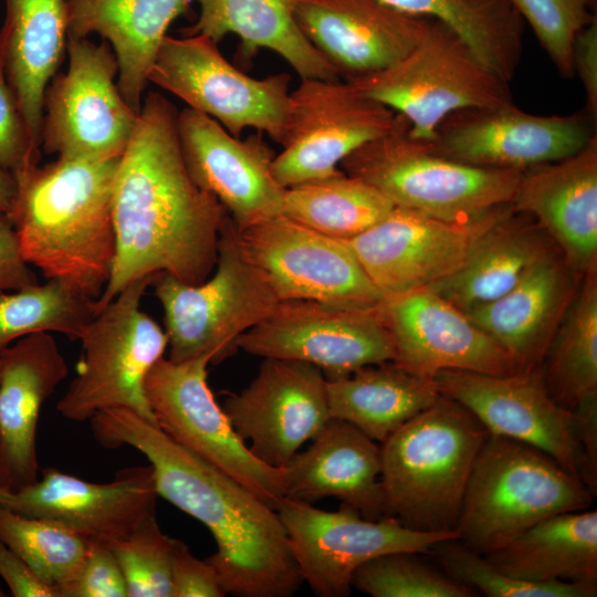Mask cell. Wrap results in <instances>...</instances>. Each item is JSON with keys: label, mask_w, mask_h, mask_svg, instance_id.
<instances>
[{"label": "cell", "mask_w": 597, "mask_h": 597, "mask_svg": "<svg viewBox=\"0 0 597 597\" xmlns=\"http://www.w3.org/2000/svg\"><path fill=\"white\" fill-rule=\"evenodd\" d=\"M178 111L163 94L145 96L119 157L112 190L116 253L98 310L127 285L167 273L198 284L213 271L222 228L230 219L186 167Z\"/></svg>", "instance_id": "1"}, {"label": "cell", "mask_w": 597, "mask_h": 597, "mask_svg": "<svg viewBox=\"0 0 597 597\" xmlns=\"http://www.w3.org/2000/svg\"><path fill=\"white\" fill-rule=\"evenodd\" d=\"M90 421L103 447L128 446L144 454L158 496L209 530L217 549L206 559L226 594L287 597L300 589L303 579L272 506L132 410L106 409Z\"/></svg>", "instance_id": "2"}, {"label": "cell", "mask_w": 597, "mask_h": 597, "mask_svg": "<svg viewBox=\"0 0 597 597\" xmlns=\"http://www.w3.org/2000/svg\"><path fill=\"white\" fill-rule=\"evenodd\" d=\"M118 160L59 157L38 165L18 180L11 218L30 265L95 300L116 253L112 190Z\"/></svg>", "instance_id": "3"}, {"label": "cell", "mask_w": 597, "mask_h": 597, "mask_svg": "<svg viewBox=\"0 0 597 597\" xmlns=\"http://www.w3.org/2000/svg\"><path fill=\"white\" fill-rule=\"evenodd\" d=\"M465 407L440 395L383 443L384 515L418 532H450L489 436Z\"/></svg>", "instance_id": "4"}, {"label": "cell", "mask_w": 597, "mask_h": 597, "mask_svg": "<svg viewBox=\"0 0 597 597\" xmlns=\"http://www.w3.org/2000/svg\"><path fill=\"white\" fill-rule=\"evenodd\" d=\"M593 493L545 452L489 433L471 470L455 530L485 555L555 514L587 510Z\"/></svg>", "instance_id": "5"}, {"label": "cell", "mask_w": 597, "mask_h": 597, "mask_svg": "<svg viewBox=\"0 0 597 597\" xmlns=\"http://www.w3.org/2000/svg\"><path fill=\"white\" fill-rule=\"evenodd\" d=\"M405 117L390 133L345 157L339 169L375 187L395 206L454 223H472L511 203L522 171L481 168L438 154L409 135Z\"/></svg>", "instance_id": "6"}, {"label": "cell", "mask_w": 597, "mask_h": 597, "mask_svg": "<svg viewBox=\"0 0 597 597\" xmlns=\"http://www.w3.org/2000/svg\"><path fill=\"white\" fill-rule=\"evenodd\" d=\"M150 285L159 301L168 336L169 359L209 357L218 364L237 341L264 320L281 301L268 276L243 253L231 218L220 233L212 273L187 284L161 273Z\"/></svg>", "instance_id": "7"}, {"label": "cell", "mask_w": 597, "mask_h": 597, "mask_svg": "<svg viewBox=\"0 0 597 597\" xmlns=\"http://www.w3.org/2000/svg\"><path fill=\"white\" fill-rule=\"evenodd\" d=\"M153 279H138L127 285L81 334L76 375L56 404L63 418L85 421L100 411L124 408L156 425L145 395V380L164 357L168 336L140 308Z\"/></svg>", "instance_id": "8"}, {"label": "cell", "mask_w": 597, "mask_h": 597, "mask_svg": "<svg viewBox=\"0 0 597 597\" xmlns=\"http://www.w3.org/2000/svg\"><path fill=\"white\" fill-rule=\"evenodd\" d=\"M352 83L409 123V135L431 140L449 114L512 102L507 82L488 70L444 23L433 20L402 60Z\"/></svg>", "instance_id": "9"}, {"label": "cell", "mask_w": 597, "mask_h": 597, "mask_svg": "<svg viewBox=\"0 0 597 597\" xmlns=\"http://www.w3.org/2000/svg\"><path fill=\"white\" fill-rule=\"evenodd\" d=\"M148 80L235 137L254 128L281 146L284 143L291 107L287 73L254 78L232 65L218 43L205 35H167Z\"/></svg>", "instance_id": "10"}, {"label": "cell", "mask_w": 597, "mask_h": 597, "mask_svg": "<svg viewBox=\"0 0 597 597\" xmlns=\"http://www.w3.org/2000/svg\"><path fill=\"white\" fill-rule=\"evenodd\" d=\"M209 357L160 358L145 380L156 426L170 439L228 474L275 510L285 498L284 469L261 462L235 432L207 381Z\"/></svg>", "instance_id": "11"}, {"label": "cell", "mask_w": 597, "mask_h": 597, "mask_svg": "<svg viewBox=\"0 0 597 597\" xmlns=\"http://www.w3.org/2000/svg\"><path fill=\"white\" fill-rule=\"evenodd\" d=\"M67 71L50 81L43 106L44 153L65 158L121 157L138 113L123 98L115 78L118 65L106 41L67 35Z\"/></svg>", "instance_id": "12"}, {"label": "cell", "mask_w": 597, "mask_h": 597, "mask_svg": "<svg viewBox=\"0 0 597 597\" xmlns=\"http://www.w3.org/2000/svg\"><path fill=\"white\" fill-rule=\"evenodd\" d=\"M275 511L303 582L322 597L348 596L356 569L377 556L427 554L441 541L460 540L458 531L418 532L389 517L367 520L345 505L324 511L283 498Z\"/></svg>", "instance_id": "13"}, {"label": "cell", "mask_w": 597, "mask_h": 597, "mask_svg": "<svg viewBox=\"0 0 597 597\" xmlns=\"http://www.w3.org/2000/svg\"><path fill=\"white\" fill-rule=\"evenodd\" d=\"M402 116L352 83L301 78L291 91L287 132L272 171L284 187L341 172V161L390 133Z\"/></svg>", "instance_id": "14"}, {"label": "cell", "mask_w": 597, "mask_h": 597, "mask_svg": "<svg viewBox=\"0 0 597 597\" xmlns=\"http://www.w3.org/2000/svg\"><path fill=\"white\" fill-rule=\"evenodd\" d=\"M379 305L349 308L311 300H283L239 337L237 347L262 358L312 364L326 379L342 377L367 365L395 360V346Z\"/></svg>", "instance_id": "15"}, {"label": "cell", "mask_w": 597, "mask_h": 597, "mask_svg": "<svg viewBox=\"0 0 597 597\" xmlns=\"http://www.w3.org/2000/svg\"><path fill=\"white\" fill-rule=\"evenodd\" d=\"M235 231L243 253L268 276L281 301L349 308H373L384 301L344 240L283 214Z\"/></svg>", "instance_id": "16"}, {"label": "cell", "mask_w": 597, "mask_h": 597, "mask_svg": "<svg viewBox=\"0 0 597 597\" xmlns=\"http://www.w3.org/2000/svg\"><path fill=\"white\" fill-rule=\"evenodd\" d=\"M585 109L569 115H534L509 102L449 114L428 140L441 156L465 165L525 170L558 161L597 137Z\"/></svg>", "instance_id": "17"}, {"label": "cell", "mask_w": 597, "mask_h": 597, "mask_svg": "<svg viewBox=\"0 0 597 597\" xmlns=\"http://www.w3.org/2000/svg\"><path fill=\"white\" fill-rule=\"evenodd\" d=\"M511 209L507 205L479 221L454 223L395 206L379 222L344 241L387 298L450 275Z\"/></svg>", "instance_id": "18"}, {"label": "cell", "mask_w": 597, "mask_h": 597, "mask_svg": "<svg viewBox=\"0 0 597 597\" xmlns=\"http://www.w3.org/2000/svg\"><path fill=\"white\" fill-rule=\"evenodd\" d=\"M263 359L244 389L227 395L222 409L250 451L282 469L332 419L326 377L308 363Z\"/></svg>", "instance_id": "19"}, {"label": "cell", "mask_w": 597, "mask_h": 597, "mask_svg": "<svg viewBox=\"0 0 597 597\" xmlns=\"http://www.w3.org/2000/svg\"><path fill=\"white\" fill-rule=\"evenodd\" d=\"M433 380L440 395L470 410L490 433L545 452L584 483L574 415L549 396L541 368L511 375L448 369Z\"/></svg>", "instance_id": "20"}, {"label": "cell", "mask_w": 597, "mask_h": 597, "mask_svg": "<svg viewBox=\"0 0 597 597\" xmlns=\"http://www.w3.org/2000/svg\"><path fill=\"white\" fill-rule=\"evenodd\" d=\"M177 130L190 177L218 199L237 230L282 214L285 188L261 133L241 139L190 107L178 112Z\"/></svg>", "instance_id": "21"}, {"label": "cell", "mask_w": 597, "mask_h": 597, "mask_svg": "<svg viewBox=\"0 0 597 597\" xmlns=\"http://www.w3.org/2000/svg\"><path fill=\"white\" fill-rule=\"evenodd\" d=\"M157 498L150 464L123 469L108 483L45 468L41 478L22 489L0 486V506L106 544L123 540L155 515Z\"/></svg>", "instance_id": "22"}, {"label": "cell", "mask_w": 597, "mask_h": 597, "mask_svg": "<svg viewBox=\"0 0 597 597\" xmlns=\"http://www.w3.org/2000/svg\"><path fill=\"white\" fill-rule=\"evenodd\" d=\"M379 313L395 346V362L413 374L433 378L448 369L519 373L491 336L428 287L384 298Z\"/></svg>", "instance_id": "23"}, {"label": "cell", "mask_w": 597, "mask_h": 597, "mask_svg": "<svg viewBox=\"0 0 597 597\" xmlns=\"http://www.w3.org/2000/svg\"><path fill=\"white\" fill-rule=\"evenodd\" d=\"M290 3L303 34L345 82L402 60L422 41L434 20L406 14L381 0Z\"/></svg>", "instance_id": "24"}, {"label": "cell", "mask_w": 597, "mask_h": 597, "mask_svg": "<svg viewBox=\"0 0 597 597\" xmlns=\"http://www.w3.org/2000/svg\"><path fill=\"white\" fill-rule=\"evenodd\" d=\"M69 366L51 333L22 337L0 354V486L22 489L39 479L36 430L43 404Z\"/></svg>", "instance_id": "25"}, {"label": "cell", "mask_w": 597, "mask_h": 597, "mask_svg": "<svg viewBox=\"0 0 597 597\" xmlns=\"http://www.w3.org/2000/svg\"><path fill=\"white\" fill-rule=\"evenodd\" d=\"M510 205L535 219L573 272L596 270L597 137L568 158L523 170Z\"/></svg>", "instance_id": "26"}, {"label": "cell", "mask_w": 597, "mask_h": 597, "mask_svg": "<svg viewBox=\"0 0 597 597\" xmlns=\"http://www.w3.org/2000/svg\"><path fill=\"white\" fill-rule=\"evenodd\" d=\"M283 469L285 498L312 504L334 496L367 520L385 517L380 443L344 420L332 418Z\"/></svg>", "instance_id": "27"}, {"label": "cell", "mask_w": 597, "mask_h": 597, "mask_svg": "<svg viewBox=\"0 0 597 597\" xmlns=\"http://www.w3.org/2000/svg\"><path fill=\"white\" fill-rule=\"evenodd\" d=\"M190 0H65L67 35L96 33L111 44L117 87L139 113L148 76L170 23L190 10Z\"/></svg>", "instance_id": "28"}, {"label": "cell", "mask_w": 597, "mask_h": 597, "mask_svg": "<svg viewBox=\"0 0 597 597\" xmlns=\"http://www.w3.org/2000/svg\"><path fill=\"white\" fill-rule=\"evenodd\" d=\"M563 255L540 261L511 291L465 315L515 362L519 373L541 368L548 345L572 301Z\"/></svg>", "instance_id": "29"}, {"label": "cell", "mask_w": 597, "mask_h": 597, "mask_svg": "<svg viewBox=\"0 0 597 597\" xmlns=\"http://www.w3.org/2000/svg\"><path fill=\"white\" fill-rule=\"evenodd\" d=\"M4 70L33 145L41 149L45 90L67 41L65 0H4Z\"/></svg>", "instance_id": "30"}, {"label": "cell", "mask_w": 597, "mask_h": 597, "mask_svg": "<svg viewBox=\"0 0 597 597\" xmlns=\"http://www.w3.org/2000/svg\"><path fill=\"white\" fill-rule=\"evenodd\" d=\"M525 217L511 209L481 237L454 272L428 289L464 313L506 294L555 252L545 230Z\"/></svg>", "instance_id": "31"}, {"label": "cell", "mask_w": 597, "mask_h": 597, "mask_svg": "<svg viewBox=\"0 0 597 597\" xmlns=\"http://www.w3.org/2000/svg\"><path fill=\"white\" fill-rule=\"evenodd\" d=\"M199 6L186 35L201 34L219 43L227 34L240 39L243 61L266 49L284 59L301 78L338 81L339 76L297 25L290 0H190Z\"/></svg>", "instance_id": "32"}, {"label": "cell", "mask_w": 597, "mask_h": 597, "mask_svg": "<svg viewBox=\"0 0 597 597\" xmlns=\"http://www.w3.org/2000/svg\"><path fill=\"white\" fill-rule=\"evenodd\" d=\"M332 418L344 420L378 443L433 405V378L413 374L395 360L360 367L326 379Z\"/></svg>", "instance_id": "33"}, {"label": "cell", "mask_w": 597, "mask_h": 597, "mask_svg": "<svg viewBox=\"0 0 597 597\" xmlns=\"http://www.w3.org/2000/svg\"><path fill=\"white\" fill-rule=\"evenodd\" d=\"M483 556L524 580L597 584V512L552 515Z\"/></svg>", "instance_id": "34"}, {"label": "cell", "mask_w": 597, "mask_h": 597, "mask_svg": "<svg viewBox=\"0 0 597 597\" xmlns=\"http://www.w3.org/2000/svg\"><path fill=\"white\" fill-rule=\"evenodd\" d=\"M449 27L493 74L510 83L523 53L524 21L509 0H381Z\"/></svg>", "instance_id": "35"}, {"label": "cell", "mask_w": 597, "mask_h": 597, "mask_svg": "<svg viewBox=\"0 0 597 597\" xmlns=\"http://www.w3.org/2000/svg\"><path fill=\"white\" fill-rule=\"evenodd\" d=\"M394 207L375 187L342 170L285 188L282 214L328 237L348 240L379 222Z\"/></svg>", "instance_id": "36"}, {"label": "cell", "mask_w": 597, "mask_h": 597, "mask_svg": "<svg viewBox=\"0 0 597 597\" xmlns=\"http://www.w3.org/2000/svg\"><path fill=\"white\" fill-rule=\"evenodd\" d=\"M543 381L549 396L572 410L597 394V274H585L544 356ZM543 359V360H544Z\"/></svg>", "instance_id": "37"}, {"label": "cell", "mask_w": 597, "mask_h": 597, "mask_svg": "<svg viewBox=\"0 0 597 597\" xmlns=\"http://www.w3.org/2000/svg\"><path fill=\"white\" fill-rule=\"evenodd\" d=\"M98 311L95 298L57 280L0 292V354L35 333L78 339Z\"/></svg>", "instance_id": "38"}, {"label": "cell", "mask_w": 597, "mask_h": 597, "mask_svg": "<svg viewBox=\"0 0 597 597\" xmlns=\"http://www.w3.org/2000/svg\"><path fill=\"white\" fill-rule=\"evenodd\" d=\"M0 538L60 595L77 579L88 538L57 523L0 506Z\"/></svg>", "instance_id": "39"}, {"label": "cell", "mask_w": 597, "mask_h": 597, "mask_svg": "<svg viewBox=\"0 0 597 597\" xmlns=\"http://www.w3.org/2000/svg\"><path fill=\"white\" fill-rule=\"evenodd\" d=\"M454 580L489 597H595L597 584L531 582L512 577L460 540L434 544L430 551Z\"/></svg>", "instance_id": "40"}, {"label": "cell", "mask_w": 597, "mask_h": 597, "mask_svg": "<svg viewBox=\"0 0 597 597\" xmlns=\"http://www.w3.org/2000/svg\"><path fill=\"white\" fill-rule=\"evenodd\" d=\"M418 553L394 552L359 566L353 587L373 597H472L475 591L422 562Z\"/></svg>", "instance_id": "41"}, {"label": "cell", "mask_w": 597, "mask_h": 597, "mask_svg": "<svg viewBox=\"0 0 597 597\" xmlns=\"http://www.w3.org/2000/svg\"><path fill=\"white\" fill-rule=\"evenodd\" d=\"M172 543L155 514L128 536L108 544L122 568L127 597H171Z\"/></svg>", "instance_id": "42"}, {"label": "cell", "mask_w": 597, "mask_h": 597, "mask_svg": "<svg viewBox=\"0 0 597 597\" xmlns=\"http://www.w3.org/2000/svg\"><path fill=\"white\" fill-rule=\"evenodd\" d=\"M527 22L558 73L574 74L572 49L575 36L596 18V0H509Z\"/></svg>", "instance_id": "43"}, {"label": "cell", "mask_w": 597, "mask_h": 597, "mask_svg": "<svg viewBox=\"0 0 597 597\" xmlns=\"http://www.w3.org/2000/svg\"><path fill=\"white\" fill-rule=\"evenodd\" d=\"M41 151L30 137L17 97L8 82L0 42V166L21 179L39 165Z\"/></svg>", "instance_id": "44"}, {"label": "cell", "mask_w": 597, "mask_h": 597, "mask_svg": "<svg viewBox=\"0 0 597 597\" xmlns=\"http://www.w3.org/2000/svg\"><path fill=\"white\" fill-rule=\"evenodd\" d=\"M63 597H127L122 568L108 544L88 541L81 573Z\"/></svg>", "instance_id": "45"}, {"label": "cell", "mask_w": 597, "mask_h": 597, "mask_svg": "<svg viewBox=\"0 0 597 597\" xmlns=\"http://www.w3.org/2000/svg\"><path fill=\"white\" fill-rule=\"evenodd\" d=\"M171 597H223L226 591L213 566L199 559L180 540L171 551Z\"/></svg>", "instance_id": "46"}, {"label": "cell", "mask_w": 597, "mask_h": 597, "mask_svg": "<svg viewBox=\"0 0 597 597\" xmlns=\"http://www.w3.org/2000/svg\"><path fill=\"white\" fill-rule=\"evenodd\" d=\"M30 266L21 253L12 220L0 214V292L36 284Z\"/></svg>", "instance_id": "47"}, {"label": "cell", "mask_w": 597, "mask_h": 597, "mask_svg": "<svg viewBox=\"0 0 597 597\" xmlns=\"http://www.w3.org/2000/svg\"><path fill=\"white\" fill-rule=\"evenodd\" d=\"M574 74H577L585 92V111L597 122V19L575 36L572 49Z\"/></svg>", "instance_id": "48"}, {"label": "cell", "mask_w": 597, "mask_h": 597, "mask_svg": "<svg viewBox=\"0 0 597 597\" xmlns=\"http://www.w3.org/2000/svg\"><path fill=\"white\" fill-rule=\"evenodd\" d=\"M0 577L14 597H60L27 562L0 538Z\"/></svg>", "instance_id": "49"}, {"label": "cell", "mask_w": 597, "mask_h": 597, "mask_svg": "<svg viewBox=\"0 0 597 597\" xmlns=\"http://www.w3.org/2000/svg\"><path fill=\"white\" fill-rule=\"evenodd\" d=\"M572 412L576 433L585 459V486L596 495L597 490V394L580 400Z\"/></svg>", "instance_id": "50"}, {"label": "cell", "mask_w": 597, "mask_h": 597, "mask_svg": "<svg viewBox=\"0 0 597 597\" xmlns=\"http://www.w3.org/2000/svg\"><path fill=\"white\" fill-rule=\"evenodd\" d=\"M19 197V181L9 170L0 166V214L12 218Z\"/></svg>", "instance_id": "51"}, {"label": "cell", "mask_w": 597, "mask_h": 597, "mask_svg": "<svg viewBox=\"0 0 597 597\" xmlns=\"http://www.w3.org/2000/svg\"><path fill=\"white\" fill-rule=\"evenodd\" d=\"M4 596H7V595H6V593L3 591V589L0 586V597H4Z\"/></svg>", "instance_id": "52"}]
</instances>
